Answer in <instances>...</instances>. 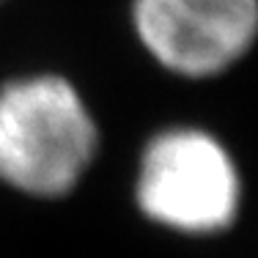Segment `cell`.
I'll return each mask as SVG.
<instances>
[{"label":"cell","instance_id":"1","mask_svg":"<svg viewBox=\"0 0 258 258\" xmlns=\"http://www.w3.org/2000/svg\"><path fill=\"white\" fill-rule=\"evenodd\" d=\"M99 151V126L60 75L0 85V181L30 198H66Z\"/></svg>","mask_w":258,"mask_h":258},{"label":"cell","instance_id":"2","mask_svg":"<svg viewBox=\"0 0 258 258\" xmlns=\"http://www.w3.org/2000/svg\"><path fill=\"white\" fill-rule=\"evenodd\" d=\"M135 201L151 223L189 236H212L236 220L242 179L214 135L198 126H173L146 143Z\"/></svg>","mask_w":258,"mask_h":258},{"label":"cell","instance_id":"3","mask_svg":"<svg viewBox=\"0 0 258 258\" xmlns=\"http://www.w3.org/2000/svg\"><path fill=\"white\" fill-rule=\"evenodd\" d=\"M132 25L162 69L209 80L253 47L258 0H132Z\"/></svg>","mask_w":258,"mask_h":258},{"label":"cell","instance_id":"4","mask_svg":"<svg viewBox=\"0 0 258 258\" xmlns=\"http://www.w3.org/2000/svg\"><path fill=\"white\" fill-rule=\"evenodd\" d=\"M0 3H3V0H0Z\"/></svg>","mask_w":258,"mask_h":258}]
</instances>
